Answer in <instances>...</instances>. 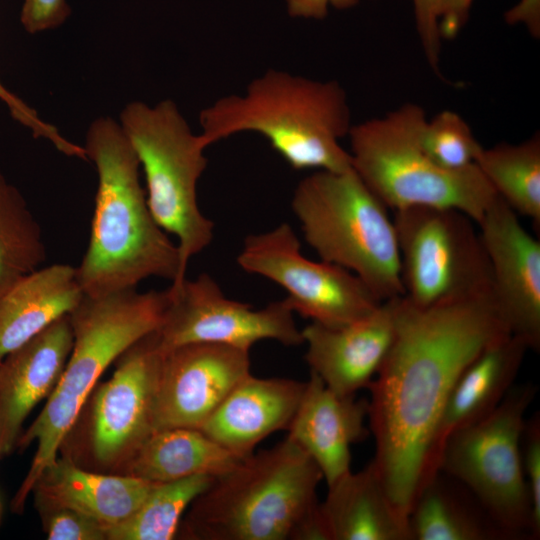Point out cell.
<instances>
[{"label":"cell","instance_id":"cell-24","mask_svg":"<svg viewBox=\"0 0 540 540\" xmlns=\"http://www.w3.org/2000/svg\"><path fill=\"white\" fill-rule=\"evenodd\" d=\"M240 460L200 429L164 428L150 434L117 474L155 483L195 475L216 478Z\"/></svg>","mask_w":540,"mask_h":540},{"label":"cell","instance_id":"cell-15","mask_svg":"<svg viewBox=\"0 0 540 540\" xmlns=\"http://www.w3.org/2000/svg\"><path fill=\"white\" fill-rule=\"evenodd\" d=\"M249 374V351L232 346L188 343L164 352L155 430L200 429Z\"/></svg>","mask_w":540,"mask_h":540},{"label":"cell","instance_id":"cell-34","mask_svg":"<svg viewBox=\"0 0 540 540\" xmlns=\"http://www.w3.org/2000/svg\"><path fill=\"white\" fill-rule=\"evenodd\" d=\"M442 0H412L418 37L431 69L441 76L439 63L441 35L439 31V8Z\"/></svg>","mask_w":540,"mask_h":540},{"label":"cell","instance_id":"cell-32","mask_svg":"<svg viewBox=\"0 0 540 540\" xmlns=\"http://www.w3.org/2000/svg\"><path fill=\"white\" fill-rule=\"evenodd\" d=\"M521 455L524 478L529 492L534 538L540 535V418L527 420L524 426Z\"/></svg>","mask_w":540,"mask_h":540},{"label":"cell","instance_id":"cell-1","mask_svg":"<svg viewBox=\"0 0 540 540\" xmlns=\"http://www.w3.org/2000/svg\"><path fill=\"white\" fill-rule=\"evenodd\" d=\"M394 317L392 346L367 388V418L375 441L372 463L392 503L409 521L454 384L489 343L511 332L491 292L428 307L399 296Z\"/></svg>","mask_w":540,"mask_h":540},{"label":"cell","instance_id":"cell-27","mask_svg":"<svg viewBox=\"0 0 540 540\" xmlns=\"http://www.w3.org/2000/svg\"><path fill=\"white\" fill-rule=\"evenodd\" d=\"M46 260L40 225L0 172V298Z\"/></svg>","mask_w":540,"mask_h":540},{"label":"cell","instance_id":"cell-33","mask_svg":"<svg viewBox=\"0 0 540 540\" xmlns=\"http://www.w3.org/2000/svg\"><path fill=\"white\" fill-rule=\"evenodd\" d=\"M0 99L7 105L12 117L31 129L34 137H44L68 156L85 159V149L65 139L51 124L42 121L36 111L27 106L21 99L7 90L0 82Z\"/></svg>","mask_w":540,"mask_h":540},{"label":"cell","instance_id":"cell-8","mask_svg":"<svg viewBox=\"0 0 540 540\" xmlns=\"http://www.w3.org/2000/svg\"><path fill=\"white\" fill-rule=\"evenodd\" d=\"M121 122L144 170L150 212L178 240L180 267L171 285L177 286L186 278L191 258L214 237V223L197 201V183L207 167L206 147L171 100L154 107L132 102L121 113Z\"/></svg>","mask_w":540,"mask_h":540},{"label":"cell","instance_id":"cell-19","mask_svg":"<svg viewBox=\"0 0 540 540\" xmlns=\"http://www.w3.org/2000/svg\"><path fill=\"white\" fill-rule=\"evenodd\" d=\"M367 417L368 401L335 393L310 371L287 436L313 459L330 485L351 471L350 448L367 436Z\"/></svg>","mask_w":540,"mask_h":540},{"label":"cell","instance_id":"cell-29","mask_svg":"<svg viewBox=\"0 0 540 540\" xmlns=\"http://www.w3.org/2000/svg\"><path fill=\"white\" fill-rule=\"evenodd\" d=\"M419 144L439 166L458 170L475 164L483 146L458 113L443 110L422 125Z\"/></svg>","mask_w":540,"mask_h":540},{"label":"cell","instance_id":"cell-30","mask_svg":"<svg viewBox=\"0 0 540 540\" xmlns=\"http://www.w3.org/2000/svg\"><path fill=\"white\" fill-rule=\"evenodd\" d=\"M474 0H442L439 8V31L442 39L455 38L466 24ZM511 25H524L531 36L540 37V0H520L504 14Z\"/></svg>","mask_w":540,"mask_h":540},{"label":"cell","instance_id":"cell-14","mask_svg":"<svg viewBox=\"0 0 540 540\" xmlns=\"http://www.w3.org/2000/svg\"><path fill=\"white\" fill-rule=\"evenodd\" d=\"M491 274V295L510 332L540 347V241L499 196L477 223Z\"/></svg>","mask_w":540,"mask_h":540},{"label":"cell","instance_id":"cell-21","mask_svg":"<svg viewBox=\"0 0 540 540\" xmlns=\"http://www.w3.org/2000/svg\"><path fill=\"white\" fill-rule=\"evenodd\" d=\"M156 484L124 474L89 471L63 456L44 470L31 493L35 503L68 507L110 528L127 520Z\"/></svg>","mask_w":540,"mask_h":540},{"label":"cell","instance_id":"cell-36","mask_svg":"<svg viewBox=\"0 0 540 540\" xmlns=\"http://www.w3.org/2000/svg\"><path fill=\"white\" fill-rule=\"evenodd\" d=\"M288 13L293 17L323 19L328 6L347 9L355 6L358 0H286Z\"/></svg>","mask_w":540,"mask_h":540},{"label":"cell","instance_id":"cell-23","mask_svg":"<svg viewBox=\"0 0 540 540\" xmlns=\"http://www.w3.org/2000/svg\"><path fill=\"white\" fill-rule=\"evenodd\" d=\"M83 296L76 268L67 264L38 268L18 281L0 298V362L69 315Z\"/></svg>","mask_w":540,"mask_h":540},{"label":"cell","instance_id":"cell-31","mask_svg":"<svg viewBox=\"0 0 540 540\" xmlns=\"http://www.w3.org/2000/svg\"><path fill=\"white\" fill-rule=\"evenodd\" d=\"M49 540H107L108 528L68 507L35 503Z\"/></svg>","mask_w":540,"mask_h":540},{"label":"cell","instance_id":"cell-10","mask_svg":"<svg viewBox=\"0 0 540 540\" xmlns=\"http://www.w3.org/2000/svg\"><path fill=\"white\" fill-rule=\"evenodd\" d=\"M404 297L419 307L491 292L478 226L451 208L414 206L393 217Z\"/></svg>","mask_w":540,"mask_h":540},{"label":"cell","instance_id":"cell-13","mask_svg":"<svg viewBox=\"0 0 540 540\" xmlns=\"http://www.w3.org/2000/svg\"><path fill=\"white\" fill-rule=\"evenodd\" d=\"M163 358L154 331L128 348L117 359L112 376L90 395L89 451L102 469L117 474L155 431Z\"/></svg>","mask_w":540,"mask_h":540},{"label":"cell","instance_id":"cell-22","mask_svg":"<svg viewBox=\"0 0 540 540\" xmlns=\"http://www.w3.org/2000/svg\"><path fill=\"white\" fill-rule=\"evenodd\" d=\"M327 486L319 508L328 540H413L372 462Z\"/></svg>","mask_w":540,"mask_h":540},{"label":"cell","instance_id":"cell-7","mask_svg":"<svg viewBox=\"0 0 540 540\" xmlns=\"http://www.w3.org/2000/svg\"><path fill=\"white\" fill-rule=\"evenodd\" d=\"M291 207L321 260L357 275L380 301L404 295L393 218L352 167L306 176Z\"/></svg>","mask_w":540,"mask_h":540},{"label":"cell","instance_id":"cell-17","mask_svg":"<svg viewBox=\"0 0 540 540\" xmlns=\"http://www.w3.org/2000/svg\"><path fill=\"white\" fill-rule=\"evenodd\" d=\"M527 343L511 333L489 343L464 369L441 413L428 452L424 486L440 473L448 439L491 414L514 386Z\"/></svg>","mask_w":540,"mask_h":540},{"label":"cell","instance_id":"cell-16","mask_svg":"<svg viewBox=\"0 0 540 540\" xmlns=\"http://www.w3.org/2000/svg\"><path fill=\"white\" fill-rule=\"evenodd\" d=\"M394 299L351 323L330 327L311 322L301 330L310 371L329 389L355 395L368 388L394 340Z\"/></svg>","mask_w":540,"mask_h":540},{"label":"cell","instance_id":"cell-18","mask_svg":"<svg viewBox=\"0 0 540 540\" xmlns=\"http://www.w3.org/2000/svg\"><path fill=\"white\" fill-rule=\"evenodd\" d=\"M73 338L70 316L65 315L0 362V457L16 448L25 419L54 390Z\"/></svg>","mask_w":540,"mask_h":540},{"label":"cell","instance_id":"cell-9","mask_svg":"<svg viewBox=\"0 0 540 540\" xmlns=\"http://www.w3.org/2000/svg\"><path fill=\"white\" fill-rule=\"evenodd\" d=\"M536 393L532 384L514 385L491 414L454 433L441 456L440 472L462 485L510 540L533 536L521 441Z\"/></svg>","mask_w":540,"mask_h":540},{"label":"cell","instance_id":"cell-5","mask_svg":"<svg viewBox=\"0 0 540 540\" xmlns=\"http://www.w3.org/2000/svg\"><path fill=\"white\" fill-rule=\"evenodd\" d=\"M318 465L288 436L213 479L180 525L194 540H301L319 509ZM180 530V529H179Z\"/></svg>","mask_w":540,"mask_h":540},{"label":"cell","instance_id":"cell-6","mask_svg":"<svg viewBox=\"0 0 540 540\" xmlns=\"http://www.w3.org/2000/svg\"><path fill=\"white\" fill-rule=\"evenodd\" d=\"M426 120L423 107L406 103L352 125V168L388 209L451 208L477 224L498 195L476 164L449 170L423 151L419 132Z\"/></svg>","mask_w":540,"mask_h":540},{"label":"cell","instance_id":"cell-37","mask_svg":"<svg viewBox=\"0 0 540 540\" xmlns=\"http://www.w3.org/2000/svg\"><path fill=\"white\" fill-rule=\"evenodd\" d=\"M1 517H2V505H1V502H0V521H1Z\"/></svg>","mask_w":540,"mask_h":540},{"label":"cell","instance_id":"cell-25","mask_svg":"<svg viewBox=\"0 0 540 540\" xmlns=\"http://www.w3.org/2000/svg\"><path fill=\"white\" fill-rule=\"evenodd\" d=\"M462 486V485H461ZM443 479L440 473L419 493L409 515L413 540H507L465 488Z\"/></svg>","mask_w":540,"mask_h":540},{"label":"cell","instance_id":"cell-2","mask_svg":"<svg viewBox=\"0 0 540 540\" xmlns=\"http://www.w3.org/2000/svg\"><path fill=\"white\" fill-rule=\"evenodd\" d=\"M84 148L98 173L89 244L76 267L84 295L135 289L149 277L176 280L178 247L150 212L140 163L122 127L111 118H98Z\"/></svg>","mask_w":540,"mask_h":540},{"label":"cell","instance_id":"cell-4","mask_svg":"<svg viewBox=\"0 0 540 540\" xmlns=\"http://www.w3.org/2000/svg\"><path fill=\"white\" fill-rule=\"evenodd\" d=\"M168 304L165 291L128 289L103 296L84 295L69 314L73 346L62 375L47 402L16 448L36 444L31 466L11 508L22 513L27 497L52 465L73 430L100 376L128 348L160 326Z\"/></svg>","mask_w":540,"mask_h":540},{"label":"cell","instance_id":"cell-20","mask_svg":"<svg viewBox=\"0 0 540 540\" xmlns=\"http://www.w3.org/2000/svg\"><path fill=\"white\" fill-rule=\"evenodd\" d=\"M306 382L245 377L201 426L210 438L237 457L254 453L269 435L288 430Z\"/></svg>","mask_w":540,"mask_h":540},{"label":"cell","instance_id":"cell-11","mask_svg":"<svg viewBox=\"0 0 540 540\" xmlns=\"http://www.w3.org/2000/svg\"><path fill=\"white\" fill-rule=\"evenodd\" d=\"M300 246L292 227L282 223L247 236L237 263L244 271L281 286L293 312L321 325L351 323L383 302L357 275L339 265L306 258Z\"/></svg>","mask_w":540,"mask_h":540},{"label":"cell","instance_id":"cell-26","mask_svg":"<svg viewBox=\"0 0 540 540\" xmlns=\"http://www.w3.org/2000/svg\"><path fill=\"white\" fill-rule=\"evenodd\" d=\"M475 164L496 194L518 215L540 225V134L482 148Z\"/></svg>","mask_w":540,"mask_h":540},{"label":"cell","instance_id":"cell-28","mask_svg":"<svg viewBox=\"0 0 540 540\" xmlns=\"http://www.w3.org/2000/svg\"><path fill=\"white\" fill-rule=\"evenodd\" d=\"M213 479L195 475L156 484L127 520L108 528L107 540L173 539L183 514Z\"/></svg>","mask_w":540,"mask_h":540},{"label":"cell","instance_id":"cell-35","mask_svg":"<svg viewBox=\"0 0 540 540\" xmlns=\"http://www.w3.org/2000/svg\"><path fill=\"white\" fill-rule=\"evenodd\" d=\"M69 12L65 0H25L20 18L28 32L36 33L57 27Z\"/></svg>","mask_w":540,"mask_h":540},{"label":"cell","instance_id":"cell-3","mask_svg":"<svg viewBox=\"0 0 540 540\" xmlns=\"http://www.w3.org/2000/svg\"><path fill=\"white\" fill-rule=\"evenodd\" d=\"M202 143L241 132L262 135L295 170L344 171L352 167L340 140L348 136L350 108L343 87L268 70L243 95H228L204 108L199 116Z\"/></svg>","mask_w":540,"mask_h":540},{"label":"cell","instance_id":"cell-12","mask_svg":"<svg viewBox=\"0 0 540 540\" xmlns=\"http://www.w3.org/2000/svg\"><path fill=\"white\" fill-rule=\"evenodd\" d=\"M168 304L155 331L163 352L188 343H215L249 351L261 340L285 346L303 344L293 311L286 299L255 310L250 304L228 299L206 273L185 278L167 289Z\"/></svg>","mask_w":540,"mask_h":540}]
</instances>
